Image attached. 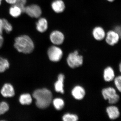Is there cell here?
<instances>
[{"instance_id": "1", "label": "cell", "mask_w": 121, "mask_h": 121, "mask_svg": "<svg viewBox=\"0 0 121 121\" xmlns=\"http://www.w3.org/2000/svg\"><path fill=\"white\" fill-rule=\"evenodd\" d=\"M33 96L36 100V106L40 109L47 108L52 101V93L46 89L36 90L33 93Z\"/></svg>"}, {"instance_id": "2", "label": "cell", "mask_w": 121, "mask_h": 121, "mask_svg": "<svg viewBox=\"0 0 121 121\" xmlns=\"http://www.w3.org/2000/svg\"><path fill=\"white\" fill-rule=\"evenodd\" d=\"M15 41L14 47L19 52L25 54H29L34 50V43L28 36H20L15 39Z\"/></svg>"}, {"instance_id": "3", "label": "cell", "mask_w": 121, "mask_h": 121, "mask_svg": "<svg viewBox=\"0 0 121 121\" xmlns=\"http://www.w3.org/2000/svg\"><path fill=\"white\" fill-rule=\"evenodd\" d=\"M83 59L82 56L79 55L78 51H75L68 55L67 59L68 64L71 68L79 67L82 65Z\"/></svg>"}, {"instance_id": "4", "label": "cell", "mask_w": 121, "mask_h": 121, "mask_svg": "<svg viewBox=\"0 0 121 121\" xmlns=\"http://www.w3.org/2000/svg\"><path fill=\"white\" fill-rule=\"evenodd\" d=\"M102 93L104 99H108L110 104L117 103L119 100V95L116 93L115 90L112 87H108L103 89L102 91Z\"/></svg>"}, {"instance_id": "5", "label": "cell", "mask_w": 121, "mask_h": 121, "mask_svg": "<svg viewBox=\"0 0 121 121\" xmlns=\"http://www.w3.org/2000/svg\"><path fill=\"white\" fill-rule=\"evenodd\" d=\"M48 54L50 60L52 62H57L62 58L63 53L60 48L56 46H52L48 48Z\"/></svg>"}, {"instance_id": "6", "label": "cell", "mask_w": 121, "mask_h": 121, "mask_svg": "<svg viewBox=\"0 0 121 121\" xmlns=\"http://www.w3.org/2000/svg\"><path fill=\"white\" fill-rule=\"evenodd\" d=\"M24 12L31 17L39 18L42 14L41 8L37 5L33 4L25 7Z\"/></svg>"}, {"instance_id": "7", "label": "cell", "mask_w": 121, "mask_h": 121, "mask_svg": "<svg viewBox=\"0 0 121 121\" xmlns=\"http://www.w3.org/2000/svg\"><path fill=\"white\" fill-rule=\"evenodd\" d=\"M50 38L52 43L56 45H59L63 43L65 36L61 32L58 30H55L51 33Z\"/></svg>"}, {"instance_id": "8", "label": "cell", "mask_w": 121, "mask_h": 121, "mask_svg": "<svg viewBox=\"0 0 121 121\" xmlns=\"http://www.w3.org/2000/svg\"><path fill=\"white\" fill-rule=\"evenodd\" d=\"M106 41L109 45H114L118 43L121 36L114 30H110L106 35Z\"/></svg>"}, {"instance_id": "9", "label": "cell", "mask_w": 121, "mask_h": 121, "mask_svg": "<svg viewBox=\"0 0 121 121\" xmlns=\"http://www.w3.org/2000/svg\"><path fill=\"white\" fill-rule=\"evenodd\" d=\"M1 93L5 97H11L15 95V91L13 86L11 84L6 83L3 86Z\"/></svg>"}, {"instance_id": "10", "label": "cell", "mask_w": 121, "mask_h": 121, "mask_svg": "<svg viewBox=\"0 0 121 121\" xmlns=\"http://www.w3.org/2000/svg\"><path fill=\"white\" fill-rule=\"evenodd\" d=\"M92 34L94 39L98 41L103 40L105 37L106 35L104 29L99 26L95 27L94 29Z\"/></svg>"}, {"instance_id": "11", "label": "cell", "mask_w": 121, "mask_h": 121, "mask_svg": "<svg viewBox=\"0 0 121 121\" xmlns=\"http://www.w3.org/2000/svg\"><path fill=\"white\" fill-rule=\"evenodd\" d=\"M51 6L53 11L57 13H61L65 9V4L62 0L54 1L52 4Z\"/></svg>"}, {"instance_id": "12", "label": "cell", "mask_w": 121, "mask_h": 121, "mask_svg": "<svg viewBox=\"0 0 121 121\" xmlns=\"http://www.w3.org/2000/svg\"><path fill=\"white\" fill-rule=\"evenodd\" d=\"M72 94L75 99H81L84 98L85 91L82 87L77 86L75 87L72 91Z\"/></svg>"}, {"instance_id": "13", "label": "cell", "mask_w": 121, "mask_h": 121, "mask_svg": "<svg viewBox=\"0 0 121 121\" xmlns=\"http://www.w3.org/2000/svg\"><path fill=\"white\" fill-rule=\"evenodd\" d=\"M48 22L47 19L43 17L40 18L36 23V28L39 32H45L47 30Z\"/></svg>"}, {"instance_id": "14", "label": "cell", "mask_w": 121, "mask_h": 121, "mask_svg": "<svg viewBox=\"0 0 121 121\" xmlns=\"http://www.w3.org/2000/svg\"><path fill=\"white\" fill-rule=\"evenodd\" d=\"M65 76L62 74L59 75L58 77V80L55 83V88L56 91L57 92H59L63 94L64 91V80Z\"/></svg>"}, {"instance_id": "15", "label": "cell", "mask_w": 121, "mask_h": 121, "mask_svg": "<svg viewBox=\"0 0 121 121\" xmlns=\"http://www.w3.org/2000/svg\"><path fill=\"white\" fill-rule=\"evenodd\" d=\"M109 117L111 119H117L119 117L120 113L116 107L111 106L107 107L106 109Z\"/></svg>"}, {"instance_id": "16", "label": "cell", "mask_w": 121, "mask_h": 121, "mask_svg": "<svg viewBox=\"0 0 121 121\" xmlns=\"http://www.w3.org/2000/svg\"><path fill=\"white\" fill-rule=\"evenodd\" d=\"M113 70L111 67H108L105 69L104 72V78L106 82H110L114 78Z\"/></svg>"}, {"instance_id": "17", "label": "cell", "mask_w": 121, "mask_h": 121, "mask_svg": "<svg viewBox=\"0 0 121 121\" xmlns=\"http://www.w3.org/2000/svg\"><path fill=\"white\" fill-rule=\"evenodd\" d=\"M22 13L21 9L15 4L13 5L9 9V14L14 17H19L21 15Z\"/></svg>"}, {"instance_id": "18", "label": "cell", "mask_w": 121, "mask_h": 121, "mask_svg": "<svg viewBox=\"0 0 121 121\" xmlns=\"http://www.w3.org/2000/svg\"><path fill=\"white\" fill-rule=\"evenodd\" d=\"M19 101L22 105H29L32 102V99L29 94H25L20 96Z\"/></svg>"}, {"instance_id": "19", "label": "cell", "mask_w": 121, "mask_h": 121, "mask_svg": "<svg viewBox=\"0 0 121 121\" xmlns=\"http://www.w3.org/2000/svg\"><path fill=\"white\" fill-rule=\"evenodd\" d=\"M9 66V63L7 59L0 57V73L6 70Z\"/></svg>"}, {"instance_id": "20", "label": "cell", "mask_w": 121, "mask_h": 121, "mask_svg": "<svg viewBox=\"0 0 121 121\" xmlns=\"http://www.w3.org/2000/svg\"><path fill=\"white\" fill-rule=\"evenodd\" d=\"M53 104L55 108L58 110L62 109L64 106V102L63 100L59 98L54 99L53 100Z\"/></svg>"}, {"instance_id": "21", "label": "cell", "mask_w": 121, "mask_h": 121, "mask_svg": "<svg viewBox=\"0 0 121 121\" xmlns=\"http://www.w3.org/2000/svg\"><path fill=\"white\" fill-rule=\"evenodd\" d=\"M62 119L64 121H78V118L76 115L67 113L63 116Z\"/></svg>"}, {"instance_id": "22", "label": "cell", "mask_w": 121, "mask_h": 121, "mask_svg": "<svg viewBox=\"0 0 121 121\" xmlns=\"http://www.w3.org/2000/svg\"><path fill=\"white\" fill-rule=\"evenodd\" d=\"M2 21L4 30L7 33H9L13 30L12 25L6 19H2Z\"/></svg>"}, {"instance_id": "23", "label": "cell", "mask_w": 121, "mask_h": 121, "mask_svg": "<svg viewBox=\"0 0 121 121\" xmlns=\"http://www.w3.org/2000/svg\"><path fill=\"white\" fill-rule=\"evenodd\" d=\"M9 109V106L7 103L2 102L0 103V115L4 114Z\"/></svg>"}, {"instance_id": "24", "label": "cell", "mask_w": 121, "mask_h": 121, "mask_svg": "<svg viewBox=\"0 0 121 121\" xmlns=\"http://www.w3.org/2000/svg\"><path fill=\"white\" fill-rule=\"evenodd\" d=\"M26 2V0H17L15 4L21 9L22 12H24Z\"/></svg>"}, {"instance_id": "25", "label": "cell", "mask_w": 121, "mask_h": 121, "mask_svg": "<svg viewBox=\"0 0 121 121\" xmlns=\"http://www.w3.org/2000/svg\"><path fill=\"white\" fill-rule=\"evenodd\" d=\"M121 76H118L115 79L114 82L117 89L121 92Z\"/></svg>"}, {"instance_id": "26", "label": "cell", "mask_w": 121, "mask_h": 121, "mask_svg": "<svg viewBox=\"0 0 121 121\" xmlns=\"http://www.w3.org/2000/svg\"><path fill=\"white\" fill-rule=\"evenodd\" d=\"M3 29V21L2 19H0V35H2Z\"/></svg>"}, {"instance_id": "27", "label": "cell", "mask_w": 121, "mask_h": 121, "mask_svg": "<svg viewBox=\"0 0 121 121\" xmlns=\"http://www.w3.org/2000/svg\"><path fill=\"white\" fill-rule=\"evenodd\" d=\"M114 31L117 33L121 36V28L120 26H117L115 28Z\"/></svg>"}, {"instance_id": "28", "label": "cell", "mask_w": 121, "mask_h": 121, "mask_svg": "<svg viewBox=\"0 0 121 121\" xmlns=\"http://www.w3.org/2000/svg\"><path fill=\"white\" fill-rule=\"evenodd\" d=\"M5 0L8 4L13 5L16 4L17 0Z\"/></svg>"}, {"instance_id": "29", "label": "cell", "mask_w": 121, "mask_h": 121, "mask_svg": "<svg viewBox=\"0 0 121 121\" xmlns=\"http://www.w3.org/2000/svg\"><path fill=\"white\" fill-rule=\"evenodd\" d=\"M4 42V38L2 37V35H0V48L2 47Z\"/></svg>"}, {"instance_id": "30", "label": "cell", "mask_w": 121, "mask_h": 121, "mask_svg": "<svg viewBox=\"0 0 121 121\" xmlns=\"http://www.w3.org/2000/svg\"><path fill=\"white\" fill-rule=\"evenodd\" d=\"M107 0L108 1H109V2H112L114 1L115 0Z\"/></svg>"}, {"instance_id": "31", "label": "cell", "mask_w": 121, "mask_h": 121, "mask_svg": "<svg viewBox=\"0 0 121 121\" xmlns=\"http://www.w3.org/2000/svg\"><path fill=\"white\" fill-rule=\"evenodd\" d=\"M119 68H120V71H121V64H120V66H119Z\"/></svg>"}, {"instance_id": "32", "label": "cell", "mask_w": 121, "mask_h": 121, "mask_svg": "<svg viewBox=\"0 0 121 121\" xmlns=\"http://www.w3.org/2000/svg\"><path fill=\"white\" fill-rule=\"evenodd\" d=\"M2 0H0V5L1 4V1H2Z\"/></svg>"}]
</instances>
